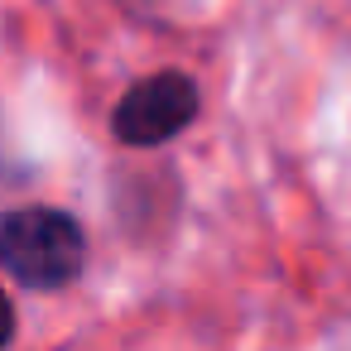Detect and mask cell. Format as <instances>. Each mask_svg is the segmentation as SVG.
I'll list each match as a JSON object with an SVG mask.
<instances>
[{"mask_svg":"<svg viewBox=\"0 0 351 351\" xmlns=\"http://www.w3.org/2000/svg\"><path fill=\"white\" fill-rule=\"evenodd\" d=\"M10 337H15V308H10L5 289H0V351L10 346Z\"/></svg>","mask_w":351,"mask_h":351,"instance_id":"3957f363","label":"cell"},{"mask_svg":"<svg viewBox=\"0 0 351 351\" xmlns=\"http://www.w3.org/2000/svg\"><path fill=\"white\" fill-rule=\"evenodd\" d=\"M87 255L82 226L58 207H20L0 217V269L25 289H63Z\"/></svg>","mask_w":351,"mask_h":351,"instance_id":"6da1fadb","label":"cell"},{"mask_svg":"<svg viewBox=\"0 0 351 351\" xmlns=\"http://www.w3.org/2000/svg\"><path fill=\"white\" fill-rule=\"evenodd\" d=\"M193 116H197V87H193V77H183V73H154V77L135 82L116 101L111 130H116L121 145L149 149V145L173 140Z\"/></svg>","mask_w":351,"mask_h":351,"instance_id":"7a4b0ae2","label":"cell"}]
</instances>
